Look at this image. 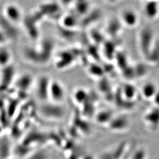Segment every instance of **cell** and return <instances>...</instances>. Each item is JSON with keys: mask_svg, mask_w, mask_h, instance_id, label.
Segmentation results:
<instances>
[{"mask_svg": "<svg viewBox=\"0 0 159 159\" xmlns=\"http://www.w3.org/2000/svg\"><path fill=\"white\" fill-rule=\"evenodd\" d=\"M74 102L80 106H83L87 102L89 98V93L84 89H77L73 94Z\"/></svg>", "mask_w": 159, "mask_h": 159, "instance_id": "obj_16", "label": "cell"}, {"mask_svg": "<svg viewBox=\"0 0 159 159\" xmlns=\"http://www.w3.org/2000/svg\"><path fill=\"white\" fill-rule=\"evenodd\" d=\"M14 25L3 16L0 18V29L6 34L8 39H15L17 37V30Z\"/></svg>", "mask_w": 159, "mask_h": 159, "instance_id": "obj_10", "label": "cell"}, {"mask_svg": "<svg viewBox=\"0 0 159 159\" xmlns=\"http://www.w3.org/2000/svg\"><path fill=\"white\" fill-rule=\"evenodd\" d=\"M40 115L50 120H63L66 114V109L61 104L54 102H44L40 107Z\"/></svg>", "mask_w": 159, "mask_h": 159, "instance_id": "obj_1", "label": "cell"}, {"mask_svg": "<svg viewBox=\"0 0 159 159\" xmlns=\"http://www.w3.org/2000/svg\"><path fill=\"white\" fill-rule=\"evenodd\" d=\"M121 97L126 102H133L137 96V90L134 85L130 83L125 84L120 91Z\"/></svg>", "mask_w": 159, "mask_h": 159, "instance_id": "obj_9", "label": "cell"}, {"mask_svg": "<svg viewBox=\"0 0 159 159\" xmlns=\"http://www.w3.org/2000/svg\"><path fill=\"white\" fill-rule=\"evenodd\" d=\"M152 101L153 102L155 106L157 108H159V90L157 91L156 94L154 96L153 98L152 99Z\"/></svg>", "mask_w": 159, "mask_h": 159, "instance_id": "obj_23", "label": "cell"}, {"mask_svg": "<svg viewBox=\"0 0 159 159\" xmlns=\"http://www.w3.org/2000/svg\"><path fill=\"white\" fill-rule=\"evenodd\" d=\"M76 19L73 15L69 14L64 18L63 25L68 27H74L76 25Z\"/></svg>", "mask_w": 159, "mask_h": 159, "instance_id": "obj_21", "label": "cell"}, {"mask_svg": "<svg viewBox=\"0 0 159 159\" xmlns=\"http://www.w3.org/2000/svg\"><path fill=\"white\" fill-rule=\"evenodd\" d=\"M75 10L79 14H84L88 11L89 4L85 0H75Z\"/></svg>", "mask_w": 159, "mask_h": 159, "instance_id": "obj_18", "label": "cell"}, {"mask_svg": "<svg viewBox=\"0 0 159 159\" xmlns=\"http://www.w3.org/2000/svg\"><path fill=\"white\" fill-rule=\"evenodd\" d=\"M12 153L11 143L7 136L0 137V159H9Z\"/></svg>", "mask_w": 159, "mask_h": 159, "instance_id": "obj_11", "label": "cell"}, {"mask_svg": "<svg viewBox=\"0 0 159 159\" xmlns=\"http://www.w3.org/2000/svg\"><path fill=\"white\" fill-rule=\"evenodd\" d=\"M2 16L7 20L15 24L19 23L22 18V12L17 6L14 4H8L5 7Z\"/></svg>", "mask_w": 159, "mask_h": 159, "instance_id": "obj_5", "label": "cell"}, {"mask_svg": "<svg viewBox=\"0 0 159 159\" xmlns=\"http://www.w3.org/2000/svg\"><path fill=\"white\" fill-rule=\"evenodd\" d=\"M154 1H156V0H154Z\"/></svg>", "mask_w": 159, "mask_h": 159, "instance_id": "obj_27", "label": "cell"}, {"mask_svg": "<svg viewBox=\"0 0 159 159\" xmlns=\"http://www.w3.org/2000/svg\"><path fill=\"white\" fill-rule=\"evenodd\" d=\"M147 153L143 148L136 149L131 154L130 159H146Z\"/></svg>", "mask_w": 159, "mask_h": 159, "instance_id": "obj_20", "label": "cell"}, {"mask_svg": "<svg viewBox=\"0 0 159 159\" xmlns=\"http://www.w3.org/2000/svg\"><path fill=\"white\" fill-rule=\"evenodd\" d=\"M144 11L146 17L153 19L157 17L159 12V5L156 1H150L148 2L144 8Z\"/></svg>", "mask_w": 159, "mask_h": 159, "instance_id": "obj_13", "label": "cell"}, {"mask_svg": "<svg viewBox=\"0 0 159 159\" xmlns=\"http://www.w3.org/2000/svg\"><path fill=\"white\" fill-rule=\"evenodd\" d=\"M114 117L112 111L108 110H102L95 114L94 120L98 125L107 126Z\"/></svg>", "mask_w": 159, "mask_h": 159, "instance_id": "obj_12", "label": "cell"}, {"mask_svg": "<svg viewBox=\"0 0 159 159\" xmlns=\"http://www.w3.org/2000/svg\"><path fill=\"white\" fill-rule=\"evenodd\" d=\"M157 91L156 85L153 83H148L143 85L141 94L143 97L145 99L152 100Z\"/></svg>", "mask_w": 159, "mask_h": 159, "instance_id": "obj_15", "label": "cell"}, {"mask_svg": "<svg viewBox=\"0 0 159 159\" xmlns=\"http://www.w3.org/2000/svg\"><path fill=\"white\" fill-rule=\"evenodd\" d=\"M11 57V54L8 50L5 48H0V67L3 68L10 66Z\"/></svg>", "mask_w": 159, "mask_h": 159, "instance_id": "obj_17", "label": "cell"}, {"mask_svg": "<svg viewBox=\"0 0 159 159\" xmlns=\"http://www.w3.org/2000/svg\"><path fill=\"white\" fill-rule=\"evenodd\" d=\"M144 121L148 127L154 129L159 125V108L148 111L144 116Z\"/></svg>", "mask_w": 159, "mask_h": 159, "instance_id": "obj_8", "label": "cell"}, {"mask_svg": "<svg viewBox=\"0 0 159 159\" xmlns=\"http://www.w3.org/2000/svg\"><path fill=\"white\" fill-rule=\"evenodd\" d=\"M51 81L47 77H41L37 81L35 94L41 102H47L49 100V91Z\"/></svg>", "mask_w": 159, "mask_h": 159, "instance_id": "obj_3", "label": "cell"}, {"mask_svg": "<svg viewBox=\"0 0 159 159\" xmlns=\"http://www.w3.org/2000/svg\"><path fill=\"white\" fill-rule=\"evenodd\" d=\"M120 19L123 24L128 27H135L139 21L136 12L130 9H126L122 11Z\"/></svg>", "mask_w": 159, "mask_h": 159, "instance_id": "obj_7", "label": "cell"}, {"mask_svg": "<svg viewBox=\"0 0 159 159\" xmlns=\"http://www.w3.org/2000/svg\"><path fill=\"white\" fill-rule=\"evenodd\" d=\"M8 40V39L7 37V35L0 29V45H2L3 44L6 43Z\"/></svg>", "mask_w": 159, "mask_h": 159, "instance_id": "obj_22", "label": "cell"}, {"mask_svg": "<svg viewBox=\"0 0 159 159\" xmlns=\"http://www.w3.org/2000/svg\"><path fill=\"white\" fill-rule=\"evenodd\" d=\"M14 69L10 65L3 68L0 79V92L6 91L9 88L14 76Z\"/></svg>", "mask_w": 159, "mask_h": 159, "instance_id": "obj_6", "label": "cell"}, {"mask_svg": "<svg viewBox=\"0 0 159 159\" xmlns=\"http://www.w3.org/2000/svg\"><path fill=\"white\" fill-rule=\"evenodd\" d=\"M60 2L64 6H68L73 3L75 0H60Z\"/></svg>", "mask_w": 159, "mask_h": 159, "instance_id": "obj_24", "label": "cell"}, {"mask_svg": "<svg viewBox=\"0 0 159 159\" xmlns=\"http://www.w3.org/2000/svg\"><path fill=\"white\" fill-rule=\"evenodd\" d=\"M130 125L129 118L125 115H120L114 116L107 127L112 131L121 133L127 130L130 127Z\"/></svg>", "mask_w": 159, "mask_h": 159, "instance_id": "obj_4", "label": "cell"}, {"mask_svg": "<svg viewBox=\"0 0 159 159\" xmlns=\"http://www.w3.org/2000/svg\"><path fill=\"white\" fill-rule=\"evenodd\" d=\"M82 159H94V157L92 156H90V155H87V156H84L83 157Z\"/></svg>", "mask_w": 159, "mask_h": 159, "instance_id": "obj_25", "label": "cell"}, {"mask_svg": "<svg viewBox=\"0 0 159 159\" xmlns=\"http://www.w3.org/2000/svg\"><path fill=\"white\" fill-rule=\"evenodd\" d=\"M109 3H114L117 0H106Z\"/></svg>", "mask_w": 159, "mask_h": 159, "instance_id": "obj_26", "label": "cell"}, {"mask_svg": "<svg viewBox=\"0 0 159 159\" xmlns=\"http://www.w3.org/2000/svg\"><path fill=\"white\" fill-rule=\"evenodd\" d=\"M66 97V92L63 84L56 80L51 81L49 91V100L51 102L63 104Z\"/></svg>", "mask_w": 159, "mask_h": 159, "instance_id": "obj_2", "label": "cell"}, {"mask_svg": "<svg viewBox=\"0 0 159 159\" xmlns=\"http://www.w3.org/2000/svg\"><path fill=\"white\" fill-rule=\"evenodd\" d=\"M27 159H49V155L44 150H39L31 153Z\"/></svg>", "mask_w": 159, "mask_h": 159, "instance_id": "obj_19", "label": "cell"}, {"mask_svg": "<svg viewBox=\"0 0 159 159\" xmlns=\"http://www.w3.org/2000/svg\"><path fill=\"white\" fill-rule=\"evenodd\" d=\"M33 84V78L29 74H24L17 80L16 85L21 91H28Z\"/></svg>", "mask_w": 159, "mask_h": 159, "instance_id": "obj_14", "label": "cell"}]
</instances>
